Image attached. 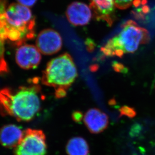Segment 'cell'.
Returning a JSON list of instances; mask_svg holds the SVG:
<instances>
[{"label":"cell","mask_w":155,"mask_h":155,"mask_svg":"<svg viewBox=\"0 0 155 155\" xmlns=\"http://www.w3.org/2000/svg\"><path fill=\"white\" fill-rule=\"evenodd\" d=\"M35 17L28 7L17 3L7 6L6 0H0V39L20 46L35 38Z\"/></svg>","instance_id":"obj_1"},{"label":"cell","mask_w":155,"mask_h":155,"mask_svg":"<svg viewBox=\"0 0 155 155\" xmlns=\"http://www.w3.org/2000/svg\"><path fill=\"white\" fill-rule=\"evenodd\" d=\"M41 89L37 78L16 91L0 90V111L20 121L32 120L41 108Z\"/></svg>","instance_id":"obj_2"},{"label":"cell","mask_w":155,"mask_h":155,"mask_svg":"<svg viewBox=\"0 0 155 155\" xmlns=\"http://www.w3.org/2000/svg\"><path fill=\"white\" fill-rule=\"evenodd\" d=\"M78 76V71L70 54L65 53L52 59L43 72L41 82L53 88L57 98L63 97Z\"/></svg>","instance_id":"obj_3"},{"label":"cell","mask_w":155,"mask_h":155,"mask_svg":"<svg viewBox=\"0 0 155 155\" xmlns=\"http://www.w3.org/2000/svg\"><path fill=\"white\" fill-rule=\"evenodd\" d=\"M150 36L147 30L139 27L134 21L129 20L124 24L120 34L113 37L101 49L107 56L122 57L124 53H133L141 43H146Z\"/></svg>","instance_id":"obj_4"},{"label":"cell","mask_w":155,"mask_h":155,"mask_svg":"<svg viewBox=\"0 0 155 155\" xmlns=\"http://www.w3.org/2000/svg\"><path fill=\"white\" fill-rule=\"evenodd\" d=\"M45 136L41 130L27 129L15 148L14 155H46Z\"/></svg>","instance_id":"obj_5"},{"label":"cell","mask_w":155,"mask_h":155,"mask_svg":"<svg viewBox=\"0 0 155 155\" xmlns=\"http://www.w3.org/2000/svg\"><path fill=\"white\" fill-rule=\"evenodd\" d=\"M36 44L40 52L45 55H50L61 50L62 39L58 32L49 28L43 30L39 33Z\"/></svg>","instance_id":"obj_6"},{"label":"cell","mask_w":155,"mask_h":155,"mask_svg":"<svg viewBox=\"0 0 155 155\" xmlns=\"http://www.w3.org/2000/svg\"><path fill=\"white\" fill-rule=\"evenodd\" d=\"M16 61L21 68L34 69L39 65L41 55L36 47L32 45L24 44L20 46L16 53Z\"/></svg>","instance_id":"obj_7"},{"label":"cell","mask_w":155,"mask_h":155,"mask_svg":"<svg viewBox=\"0 0 155 155\" xmlns=\"http://www.w3.org/2000/svg\"><path fill=\"white\" fill-rule=\"evenodd\" d=\"M84 124L91 133L98 134L107 128L108 117L105 113L97 108L88 110L84 117Z\"/></svg>","instance_id":"obj_8"},{"label":"cell","mask_w":155,"mask_h":155,"mask_svg":"<svg viewBox=\"0 0 155 155\" xmlns=\"http://www.w3.org/2000/svg\"><path fill=\"white\" fill-rule=\"evenodd\" d=\"M66 17L74 26H84L89 23L92 17L90 8L84 3L75 2L68 6Z\"/></svg>","instance_id":"obj_9"},{"label":"cell","mask_w":155,"mask_h":155,"mask_svg":"<svg viewBox=\"0 0 155 155\" xmlns=\"http://www.w3.org/2000/svg\"><path fill=\"white\" fill-rule=\"evenodd\" d=\"M24 132L15 124L5 125L0 129V143L5 148H15L21 140Z\"/></svg>","instance_id":"obj_10"},{"label":"cell","mask_w":155,"mask_h":155,"mask_svg":"<svg viewBox=\"0 0 155 155\" xmlns=\"http://www.w3.org/2000/svg\"><path fill=\"white\" fill-rule=\"evenodd\" d=\"M114 0H91L90 8L97 20L106 21L109 24L113 22Z\"/></svg>","instance_id":"obj_11"},{"label":"cell","mask_w":155,"mask_h":155,"mask_svg":"<svg viewBox=\"0 0 155 155\" xmlns=\"http://www.w3.org/2000/svg\"><path fill=\"white\" fill-rule=\"evenodd\" d=\"M66 150L68 155H88L89 153L87 142L81 137L70 139L66 145Z\"/></svg>","instance_id":"obj_12"},{"label":"cell","mask_w":155,"mask_h":155,"mask_svg":"<svg viewBox=\"0 0 155 155\" xmlns=\"http://www.w3.org/2000/svg\"><path fill=\"white\" fill-rule=\"evenodd\" d=\"M4 41L0 39V73L5 74L8 72L7 64L4 58Z\"/></svg>","instance_id":"obj_13"},{"label":"cell","mask_w":155,"mask_h":155,"mask_svg":"<svg viewBox=\"0 0 155 155\" xmlns=\"http://www.w3.org/2000/svg\"><path fill=\"white\" fill-rule=\"evenodd\" d=\"M120 116H126L130 118H133L136 116V111L132 107L124 105L120 109Z\"/></svg>","instance_id":"obj_14"},{"label":"cell","mask_w":155,"mask_h":155,"mask_svg":"<svg viewBox=\"0 0 155 155\" xmlns=\"http://www.w3.org/2000/svg\"><path fill=\"white\" fill-rule=\"evenodd\" d=\"M134 0H114V5L116 7L124 10L130 7Z\"/></svg>","instance_id":"obj_15"},{"label":"cell","mask_w":155,"mask_h":155,"mask_svg":"<svg viewBox=\"0 0 155 155\" xmlns=\"http://www.w3.org/2000/svg\"><path fill=\"white\" fill-rule=\"evenodd\" d=\"M112 66H113V68L116 72L124 73L125 72L127 71V68H124V66L122 64L119 63L117 62H113Z\"/></svg>","instance_id":"obj_16"},{"label":"cell","mask_w":155,"mask_h":155,"mask_svg":"<svg viewBox=\"0 0 155 155\" xmlns=\"http://www.w3.org/2000/svg\"><path fill=\"white\" fill-rule=\"evenodd\" d=\"M19 4L27 7H31L36 3L37 0H16Z\"/></svg>","instance_id":"obj_17"},{"label":"cell","mask_w":155,"mask_h":155,"mask_svg":"<svg viewBox=\"0 0 155 155\" xmlns=\"http://www.w3.org/2000/svg\"><path fill=\"white\" fill-rule=\"evenodd\" d=\"M84 115L81 111H76L72 114V118L73 120L79 123L84 119Z\"/></svg>","instance_id":"obj_18"},{"label":"cell","mask_w":155,"mask_h":155,"mask_svg":"<svg viewBox=\"0 0 155 155\" xmlns=\"http://www.w3.org/2000/svg\"><path fill=\"white\" fill-rule=\"evenodd\" d=\"M138 10L140 11V12H142L143 13H147L149 12L150 8L148 6H144L141 8L138 9Z\"/></svg>","instance_id":"obj_19"},{"label":"cell","mask_w":155,"mask_h":155,"mask_svg":"<svg viewBox=\"0 0 155 155\" xmlns=\"http://www.w3.org/2000/svg\"><path fill=\"white\" fill-rule=\"evenodd\" d=\"M140 0H134L133 4L135 7H138L140 4Z\"/></svg>","instance_id":"obj_20"}]
</instances>
